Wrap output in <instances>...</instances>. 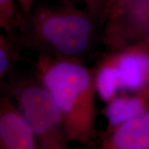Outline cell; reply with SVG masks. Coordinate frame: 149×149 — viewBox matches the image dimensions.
Segmentation results:
<instances>
[{"label": "cell", "mask_w": 149, "mask_h": 149, "mask_svg": "<svg viewBox=\"0 0 149 149\" xmlns=\"http://www.w3.org/2000/svg\"><path fill=\"white\" fill-rule=\"evenodd\" d=\"M102 29L99 19L86 8L40 1L19 15L17 34L23 48L37 55L85 63L101 44Z\"/></svg>", "instance_id": "obj_1"}, {"label": "cell", "mask_w": 149, "mask_h": 149, "mask_svg": "<svg viewBox=\"0 0 149 149\" xmlns=\"http://www.w3.org/2000/svg\"><path fill=\"white\" fill-rule=\"evenodd\" d=\"M33 70L49 91L60 112L66 137L87 147L95 146L99 133L94 68L77 60L37 55Z\"/></svg>", "instance_id": "obj_2"}, {"label": "cell", "mask_w": 149, "mask_h": 149, "mask_svg": "<svg viewBox=\"0 0 149 149\" xmlns=\"http://www.w3.org/2000/svg\"><path fill=\"white\" fill-rule=\"evenodd\" d=\"M1 95L14 102L29 125L40 149H66L69 141L60 112L49 91L35 72L15 71L0 83Z\"/></svg>", "instance_id": "obj_3"}, {"label": "cell", "mask_w": 149, "mask_h": 149, "mask_svg": "<svg viewBox=\"0 0 149 149\" xmlns=\"http://www.w3.org/2000/svg\"><path fill=\"white\" fill-rule=\"evenodd\" d=\"M120 93H134L149 88V38L115 51Z\"/></svg>", "instance_id": "obj_4"}, {"label": "cell", "mask_w": 149, "mask_h": 149, "mask_svg": "<svg viewBox=\"0 0 149 149\" xmlns=\"http://www.w3.org/2000/svg\"><path fill=\"white\" fill-rule=\"evenodd\" d=\"M0 148L35 149L32 128L9 97H0Z\"/></svg>", "instance_id": "obj_5"}, {"label": "cell", "mask_w": 149, "mask_h": 149, "mask_svg": "<svg viewBox=\"0 0 149 149\" xmlns=\"http://www.w3.org/2000/svg\"><path fill=\"white\" fill-rule=\"evenodd\" d=\"M102 149H149V109L111 133L100 132Z\"/></svg>", "instance_id": "obj_6"}, {"label": "cell", "mask_w": 149, "mask_h": 149, "mask_svg": "<svg viewBox=\"0 0 149 149\" xmlns=\"http://www.w3.org/2000/svg\"><path fill=\"white\" fill-rule=\"evenodd\" d=\"M149 109V88L134 93H120L107 103L102 114L107 120V127L101 133L115 128L139 116Z\"/></svg>", "instance_id": "obj_7"}, {"label": "cell", "mask_w": 149, "mask_h": 149, "mask_svg": "<svg viewBox=\"0 0 149 149\" xmlns=\"http://www.w3.org/2000/svg\"><path fill=\"white\" fill-rule=\"evenodd\" d=\"M149 20V0H103L101 24H138Z\"/></svg>", "instance_id": "obj_8"}, {"label": "cell", "mask_w": 149, "mask_h": 149, "mask_svg": "<svg viewBox=\"0 0 149 149\" xmlns=\"http://www.w3.org/2000/svg\"><path fill=\"white\" fill-rule=\"evenodd\" d=\"M93 68L97 94L101 100L107 103L120 93V79L112 51L104 54Z\"/></svg>", "instance_id": "obj_9"}, {"label": "cell", "mask_w": 149, "mask_h": 149, "mask_svg": "<svg viewBox=\"0 0 149 149\" xmlns=\"http://www.w3.org/2000/svg\"><path fill=\"white\" fill-rule=\"evenodd\" d=\"M22 48L17 32L0 35V83L12 75L17 65L24 60Z\"/></svg>", "instance_id": "obj_10"}, {"label": "cell", "mask_w": 149, "mask_h": 149, "mask_svg": "<svg viewBox=\"0 0 149 149\" xmlns=\"http://www.w3.org/2000/svg\"><path fill=\"white\" fill-rule=\"evenodd\" d=\"M19 15L17 0H0V28L5 33L17 32Z\"/></svg>", "instance_id": "obj_11"}, {"label": "cell", "mask_w": 149, "mask_h": 149, "mask_svg": "<svg viewBox=\"0 0 149 149\" xmlns=\"http://www.w3.org/2000/svg\"><path fill=\"white\" fill-rule=\"evenodd\" d=\"M61 2L74 3L72 0H60ZM83 1L85 4V8L96 16L101 22V16L103 7V0H75Z\"/></svg>", "instance_id": "obj_12"}, {"label": "cell", "mask_w": 149, "mask_h": 149, "mask_svg": "<svg viewBox=\"0 0 149 149\" xmlns=\"http://www.w3.org/2000/svg\"><path fill=\"white\" fill-rule=\"evenodd\" d=\"M35 1L36 0H17L19 13L24 15L29 13L35 4Z\"/></svg>", "instance_id": "obj_13"}, {"label": "cell", "mask_w": 149, "mask_h": 149, "mask_svg": "<svg viewBox=\"0 0 149 149\" xmlns=\"http://www.w3.org/2000/svg\"><path fill=\"white\" fill-rule=\"evenodd\" d=\"M146 37H148V38H149V34H148V36H147Z\"/></svg>", "instance_id": "obj_14"}]
</instances>
